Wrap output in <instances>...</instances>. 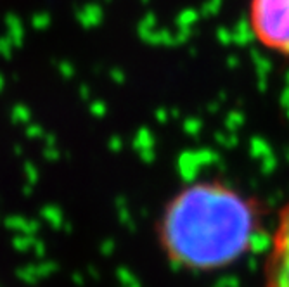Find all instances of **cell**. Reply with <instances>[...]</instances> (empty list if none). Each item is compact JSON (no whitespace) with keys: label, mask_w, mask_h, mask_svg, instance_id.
Wrapping results in <instances>:
<instances>
[{"label":"cell","mask_w":289,"mask_h":287,"mask_svg":"<svg viewBox=\"0 0 289 287\" xmlns=\"http://www.w3.org/2000/svg\"><path fill=\"white\" fill-rule=\"evenodd\" d=\"M263 228L258 199L222 178L194 180L163 204L154 235L175 268L211 273L232 266L253 249Z\"/></svg>","instance_id":"1"},{"label":"cell","mask_w":289,"mask_h":287,"mask_svg":"<svg viewBox=\"0 0 289 287\" xmlns=\"http://www.w3.org/2000/svg\"><path fill=\"white\" fill-rule=\"evenodd\" d=\"M248 23L260 45L289 59V0H249Z\"/></svg>","instance_id":"2"},{"label":"cell","mask_w":289,"mask_h":287,"mask_svg":"<svg viewBox=\"0 0 289 287\" xmlns=\"http://www.w3.org/2000/svg\"><path fill=\"white\" fill-rule=\"evenodd\" d=\"M262 273V287H289V203L277 213Z\"/></svg>","instance_id":"3"}]
</instances>
